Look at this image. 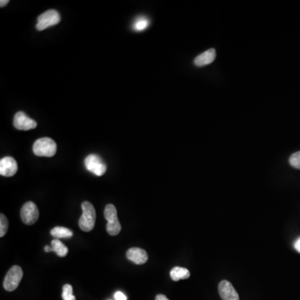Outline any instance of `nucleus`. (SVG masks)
Instances as JSON below:
<instances>
[{
	"label": "nucleus",
	"instance_id": "nucleus-1",
	"mask_svg": "<svg viewBox=\"0 0 300 300\" xmlns=\"http://www.w3.org/2000/svg\"><path fill=\"white\" fill-rule=\"evenodd\" d=\"M81 206H82L83 213L79 220V226L83 231H92L95 225V209L91 203L87 201L83 203Z\"/></svg>",
	"mask_w": 300,
	"mask_h": 300
},
{
	"label": "nucleus",
	"instance_id": "nucleus-2",
	"mask_svg": "<svg viewBox=\"0 0 300 300\" xmlns=\"http://www.w3.org/2000/svg\"><path fill=\"white\" fill-rule=\"evenodd\" d=\"M104 217L108 221L106 230L108 234L112 236H115L121 231V224L118 219V213L114 205H108L104 209Z\"/></svg>",
	"mask_w": 300,
	"mask_h": 300
},
{
	"label": "nucleus",
	"instance_id": "nucleus-3",
	"mask_svg": "<svg viewBox=\"0 0 300 300\" xmlns=\"http://www.w3.org/2000/svg\"><path fill=\"white\" fill-rule=\"evenodd\" d=\"M33 151L40 157H53L57 151V144L49 138H41L35 141Z\"/></svg>",
	"mask_w": 300,
	"mask_h": 300
},
{
	"label": "nucleus",
	"instance_id": "nucleus-4",
	"mask_svg": "<svg viewBox=\"0 0 300 300\" xmlns=\"http://www.w3.org/2000/svg\"><path fill=\"white\" fill-rule=\"evenodd\" d=\"M24 273L22 268L18 265H14L8 271L3 281V288L8 292H12L19 287Z\"/></svg>",
	"mask_w": 300,
	"mask_h": 300
},
{
	"label": "nucleus",
	"instance_id": "nucleus-5",
	"mask_svg": "<svg viewBox=\"0 0 300 300\" xmlns=\"http://www.w3.org/2000/svg\"><path fill=\"white\" fill-rule=\"evenodd\" d=\"M86 169L97 176L104 175L106 173L107 165L97 154H90L85 160Z\"/></svg>",
	"mask_w": 300,
	"mask_h": 300
},
{
	"label": "nucleus",
	"instance_id": "nucleus-6",
	"mask_svg": "<svg viewBox=\"0 0 300 300\" xmlns=\"http://www.w3.org/2000/svg\"><path fill=\"white\" fill-rule=\"evenodd\" d=\"M59 22H60L59 13L54 9H49L39 16L36 29L39 31H43L48 27L54 26L56 24H59Z\"/></svg>",
	"mask_w": 300,
	"mask_h": 300
},
{
	"label": "nucleus",
	"instance_id": "nucleus-7",
	"mask_svg": "<svg viewBox=\"0 0 300 300\" xmlns=\"http://www.w3.org/2000/svg\"><path fill=\"white\" fill-rule=\"evenodd\" d=\"M21 219L27 225H32L37 222L40 217V212L38 210L37 205L35 203L27 202L22 207Z\"/></svg>",
	"mask_w": 300,
	"mask_h": 300
},
{
	"label": "nucleus",
	"instance_id": "nucleus-8",
	"mask_svg": "<svg viewBox=\"0 0 300 300\" xmlns=\"http://www.w3.org/2000/svg\"><path fill=\"white\" fill-rule=\"evenodd\" d=\"M13 125L19 130L28 131L37 127V122L27 116L24 112H18L13 120Z\"/></svg>",
	"mask_w": 300,
	"mask_h": 300
},
{
	"label": "nucleus",
	"instance_id": "nucleus-9",
	"mask_svg": "<svg viewBox=\"0 0 300 300\" xmlns=\"http://www.w3.org/2000/svg\"><path fill=\"white\" fill-rule=\"evenodd\" d=\"M18 171L16 160L12 157H4L0 160V174L4 177H12Z\"/></svg>",
	"mask_w": 300,
	"mask_h": 300
},
{
	"label": "nucleus",
	"instance_id": "nucleus-10",
	"mask_svg": "<svg viewBox=\"0 0 300 300\" xmlns=\"http://www.w3.org/2000/svg\"><path fill=\"white\" fill-rule=\"evenodd\" d=\"M218 292L223 300H239V296L231 283L223 280L218 285Z\"/></svg>",
	"mask_w": 300,
	"mask_h": 300
},
{
	"label": "nucleus",
	"instance_id": "nucleus-11",
	"mask_svg": "<svg viewBox=\"0 0 300 300\" xmlns=\"http://www.w3.org/2000/svg\"><path fill=\"white\" fill-rule=\"evenodd\" d=\"M129 260L132 261L135 264H144L149 259L146 251L139 248H131L126 254Z\"/></svg>",
	"mask_w": 300,
	"mask_h": 300
},
{
	"label": "nucleus",
	"instance_id": "nucleus-12",
	"mask_svg": "<svg viewBox=\"0 0 300 300\" xmlns=\"http://www.w3.org/2000/svg\"><path fill=\"white\" fill-rule=\"evenodd\" d=\"M216 57V52L214 48H210L204 53L197 56L194 59V64L198 67L205 66L214 61Z\"/></svg>",
	"mask_w": 300,
	"mask_h": 300
},
{
	"label": "nucleus",
	"instance_id": "nucleus-13",
	"mask_svg": "<svg viewBox=\"0 0 300 300\" xmlns=\"http://www.w3.org/2000/svg\"><path fill=\"white\" fill-rule=\"evenodd\" d=\"M170 277L173 281H178L180 279H189L190 277V273L187 268H182V267H174L172 270L170 271Z\"/></svg>",
	"mask_w": 300,
	"mask_h": 300
},
{
	"label": "nucleus",
	"instance_id": "nucleus-14",
	"mask_svg": "<svg viewBox=\"0 0 300 300\" xmlns=\"http://www.w3.org/2000/svg\"><path fill=\"white\" fill-rule=\"evenodd\" d=\"M50 234L53 238H56V239H67V238H71L73 236L72 230H70L65 227H60V226L53 228L51 230Z\"/></svg>",
	"mask_w": 300,
	"mask_h": 300
},
{
	"label": "nucleus",
	"instance_id": "nucleus-15",
	"mask_svg": "<svg viewBox=\"0 0 300 300\" xmlns=\"http://www.w3.org/2000/svg\"><path fill=\"white\" fill-rule=\"evenodd\" d=\"M51 247L53 248V252L56 253V255L59 257H65L69 253V249L59 239L52 240Z\"/></svg>",
	"mask_w": 300,
	"mask_h": 300
},
{
	"label": "nucleus",
	"instance_id": "nucleus-16",
	"mask_svg": "<svg viewBox=\"0 0 300 300\" xmlns=\"http://www.w3.org/2000/svg\"><path fill=\"white\" fill-rule=\"evenodd\" d=\"M149 20L146 17H138L133 23V29L135 31H144L149 27Z\"/></svg>",
	"mask_w": 300,
	"mask_h": 300
},
{
	"label": "nucleus",
	"instance_id": "nucleus-17",
	"mask_svg": "<svg viewBox=\"0 0 300 300\" xmlns=\"http://www.w3.org/2000/svg\"><path fill=\"white\" fill-rule=\"evenodd\" d=\"M62 298L64 300H76L75 295H73V287L70 284H64Z\"/></svg>",
	"mask_w": 300,
	"mask_h": 300
},
{
	"label": "nucleus",
	"instance_id": "nucleus-18",
	"mask_svg": "<svg viewBox=\"0 0 300 300\" xmlns=\"http://www.w3.org/2000/svg\"><path fill=\"white\" fill-rule=\"evenodd\" d=\"M8 221L3 214H0V237H3L8 231Z\"/></svg>",
	"mask_w": 300,
	"mask_h": 300
},
{
	"label": "nucleus",
	"instance_id": "nucleus-19",
	"mask_svg": "<svg viewBox=\"0 0 300 300\" xmlns=\"http://www.w3.org/2000/svg\"><path fill=\"white\" fill-rule=\"evenodd\" d=\"M290 164L292 167L300 170V151L296 152L290 156Z\"/></svg>",
	"mask_w": 300,
	"mask_h": 300
},
{
	"label": "nucleus",
	"instance_id": "nucleus-20",
	"mask_svg": "<svg viewBox=\"0 0 300 300\" xmlns=\"http://www.w3.org/2000/svg\"><path fill=\"white\" fill-rule=\"evenodd\" d=\"M114 298L116 300H127V297L125 296V295H124L122 292H120V291L115 293Z\"/></svg>",
	"mask_w": 300,
	"mask_h": 300
},
{
	"label": "nucleus",
	"instance_id": "nucleus-21",
	"mask_svg": "<svg viewBox=\"0 0 300 300\" xmlns=\"http://www.w3.org/2000/svg\"><path fill=\"white\" fill-rule=\"evenodd\" d=\"M295 249L300 254V238L295 241Z\"/></svg>",
	"mask_w": 300,
	"mask_h": 300
},
{
	"label": "nucleus",
	"instance_id": "nucleus-22",
	"mask_svg": "<svg viewBox=\"0 0 300 300\" xmlns=\"http://www.w3.org/2000/svg\"><path fill=\"white\" fill-rule=\"evenodd\" d=\"M155 300H170L168 299L165 295H158L155 297Z\"/></svg>",
	"mask_w": 300,
	"mask_h": 300
},
{
	"label": "nucleus",
	"instance_id": "nucleus-23",
	"mask_svg": "<svg viewBox=\"0 0 300 300\" xmlns=\"http://www.w3.org/2000/svg\"><path fill=\"white\" fill-rule=\"evenodd\" d=\"M8 3V0H1V2H0V6L1 7H3V6H5L7 3Z\"/></svg>",
	"mask_w": 300,
	"mask_h": 300
},
{
	"label": "nucleus",
	"instance_id": "nucleus-24",
	"mask_svg": "<svg viewBox=\"0 0 300 300\" xmlns=\"http://www.w3.org/2000/svg\"><path fill=\"white\" fill-rule=\"evenodd\" d=\"M44 250H45V252H51V251H53V248L50 247V246H45Z\"/></svg>",
	"mask_w": 300,
	"mask_h": 300
}]
</instances>
